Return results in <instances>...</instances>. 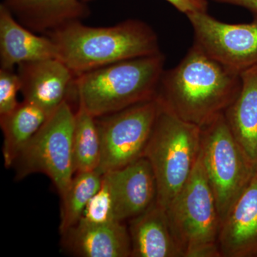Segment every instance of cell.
I'll use <instances>...</instances> for the list:
<instances>
[{"label":"cell","mask_w":257,"mask_h":257,"mask_svg":"<svg viewBox=\"0 0 257 257\" xmlns=\"http://www.w3.org/2000/svg\"><path fill=\"white\" fill-rule=\"evenodd\" d=\"M241 87V74L193 43L176 67L165 69L156 98L181 119L202 128L224 114Z\"/></svg>","instance_id":"cell-1"},{"label":"cell","mask_w":257,"mask_h":257,"mask_svg":"<svg viewBox=\"0 0 257 257\" xmlns=\"http://www.w3.org/2000/svg\"><path fill=\"white\" fill-rule=\"evenodd\" d=\"M52 39L62 61L74 75L104 66L161 52L156 32L138 20L106 28L73 22L45 34Z\"/></svg>","instance_id":"cell-2"},{"label":"cell","mask_w":257,"mask_h":257,"mask_svg":"<svg viewBox=\"0 0 257 257\" xmlns=\"http://www.w3.org/2000/svg\"><path fill=\"white\" fill-rule=\"evenodd\" d=\"M165 57L156 55L120 61L74 77L70 96L94 117L156 97Z\"/></svg>","instance_id":"cell-3"},{"label":"cell","mask_w":257,"mask_h":257,"mask_svg":"<svg viewBox=\"0 0 257 257\" xmlns=\"http://www.w3.org/2000/svg\"><path fill=\"white\" fill-rule=\"evenodd\" d=\"M201 139L202 128L181 119L160 103L144 157L156 177L157 202L165 209L190 177L200 154Z\"/></svg>","instance_id":"cell-4"},{"label":"cell","mask_w":257,"mask_h":257,"mask_svg":"<svg viewBox=\"0 0 257 257\" xmlns=\"http://www.w3.org/2000/svg\"><path fill=\"white\" fill-rule=\"evenodd\" d=\"M75 112L64 101L17 157L13 167L17 179L35 173L47 176L60 196L76 174L73 155Z\"/></svg>","instance_id":"cell-5"},{"label":"cell","mask_w":257,"mask_h":257,"mask_svg":"<svg viewBox=\"0 0 257 257\" xmlns=\"http://www.w3.org/2000/svg\"><path fill=\"white\" fill-rule=\"evenodd\" d=\"M200 157L221 221L257 171L235 140L224 114L202 128Z\"/></svg>","instance_id":"cell-6"},{"label":"cell","mask_w":257,"mask_h":257,"mask_svg":"<svg viewBox=\"0 0 257 257\" xmlns=\"http://www.w3.org/2000/svg\"><path fill=\"white\" fill-rule=\"evenodd\" d=\"M166 211L183 257L198 245L217 242L220 216L200 154L188 180Z\"/></svg>","instance_id":"cell-7"},{"label":"cell","mask_w":257,"mask_h":257,"mask_svg":"<svg viewBox=\"0 0 257 257\" xmlns=\"http://www.w3.org/2000/svg\"><path fill=\"white\" fill-rule=\"evenodd\" d=\"M157 98L96 117L101 145V174L118 170L145 155L157 115Z\"/></svg>","instance_id":"cell-8"},{"label":"cell","mask_w":257,"mask_h":257,"mask_svg":"<svg viewBox=\"0 0 257 257\" xmlns=\"http://www.w3.org/2000/svg\"><path fill=\"white\" fill-rule=\"evenodd\" d=\"M194 43L233 72L241 74L257 66V15L251 23L229 24L207 13L187 15Z\"/></svg>","instance_id":"cell-9"},{"label":"cell","mask_w":257,"mask_h":257,"mask_svg":"<svg viewBox=\"0 0 257 257\" xmlns=\"http://www.w3.org/2000/svg\"><path fill=\"white\" fill-rule=\"evenodd\" d=\"M24 101L50 115L68 101L75 75L59 59L26 62L18 66Z\"/></svg>","instance_id":"cell-10"},{"label":"cell","mask_w":257,"mask_h":257,"mask_svg":"<svg viewBox=\"0 0 257 257\" xmlns=\"http://www.w3.org/2000/svg\"><path fill=\"white\" fill-rule=\"evenodd\" d=\"M223 257H257V172L221 221Z\"/></svg>","instance_id":"cell-11"},{"label":"cell","mask_w":257,"mask_h":257,"mask_svg":"<svg viewBox=\"0 0 257 257\" xmlns=\"http://www.w3.org/2000/svg\"><path fill=\"white\" fill-rule=\"evenodd\" d=\"M106 174L110 179L116 197V220H130L156 202V177L146 157Z\"/></svg>","instance_id":"cell-12"},{"label":"cell","mask_w":257,"mask_h":257,"mask_svg":"<svg viewBox=\"0 0 257 257\" xmlns=\"http://www.w3.org/2000/svg\"><path fill=\"white\" fill-rule=\"evenodd\" d=\"M59 59L58 50L46 35H37L22 25L4 4L0 5V66L14 70L26 62Z\"/></svg>","instance_id":"cell-13"},{"label":"cell","mask_w":257,"mask_h":257,"mask_svg":"<svg viewBox=\"0 0 257 257\" xmlns=\"http://www.w3.org/2000/svg\"><path fill=\"white\" fill-rule=\"evenodd\" d=\"M64 248L82 257H128L130 233L121 221L106 224H77L62 234Z\"/></svg>","instance_id":"cell-14"},{"label":"cell","mask_w":257,"mask_h":257,"mask_svg":"<svg viewBox=\"0 0 257 257\" xmlns=\"http://www.w3.org/2000/svg\"><path fill=\"white\" fill-rule=\"evenodd\" d=\"M130 239L133 257H183L176 240L167 211L156 202L130 219Z\"/></svg>","instance_id":"cell-15"},{"label":"cell","mask_w":257,"mask_h":257,"mask_svg":"<svg viewBox=\"0 0 257 257\" xmlns=\"http://www.w3.org/2000/svg\"><path fill=\"white\" fill-rule=\"evenodd\" d=\"M3 4L22 25L42 35L89 14L82 0H5Z\"/></svg>","instance_id":"cell-16"},{"label":"cell","mask_w":257,"mask_h":257,"mask_svg":"<svg viewBox=\"0 0 257 257\" xmlns=\"http://www.w3.org/2000/svg\"><path fill=\"white\" fill-rule=\"evenodd\" d=\"M239 94L224 116L236 143L257 171V66L241 74Z\"/></svg>","instance_id":"cell-17"},{"label":"cell","mask_w":257,"mask_h":257,"mask_svg":"<svg viewBox=\"0 0 257 257\" xmlns=\"http://www.w3.org/2000/svg\"><path fill=\"white\" fill-rule=\"evenodd\" d=\"M50 116L41 108L24 101L8 114L0 116L3 131V153L7 168L13 167L17 157Z\"/></svg>","instance_id":"cell-18"},{"label":"cell","mask_w":257,"mask_h":257,"mask_svg":"<svg viewBox=\"0 0 257 257\" xmlns=\"http://www.w3.org/2000/svg\"><path fill=\"white\" fill-rule=\"evenodd\" d=\"M101 145L95 117L78 105L75 112L73 155L76 173L98 170Z\"/></svg>","instance_id":"cell-19"},{"label":"cell","mask_w":257,"mask_h":257,"mask_svg":"<svg viewBox=\"0 0 257 257\" xmlns=\"http://www.w3.org/2000/svg\"><path fill=\"white\" fill-rule=\"evenodd\" d=\"M103 174L99 171L76 173L68 188L61 196V234L75 226L88 202L100 188Z\"/></svg>","instance_id":"cell-20"},{"label":"cell","mask_w":257,"mask_h":257,"mask_svg":"<svg viewBox=\"0 0 257 257\" xmlns=\"http://www.w3.org/2000/svg\"><path fill=\"white\" fill-rule=\"evenodd\" d=\"M116 220V197L109 176L103 174L100 188L88 202L77 224L99 225Z\"/></svg>","instance_id":"cell-21"},{"label":"cell","mask_w":257,"mask_h":257,"mask_svg":"<svg viewBox=\"0 0 257 257\" xmlns=\"http://www.w3.org/2000/svg\"><path fill=\"white\" fill-rule=\"evenodd\" d=\"M21 83L15 70L0 69V116L14 110L18 106V94Z\"/></svg>","instance_id":"cell-22"},{"label":"cell","mask_w":257,"mask_h":257,"mask_svg":"<svg viewBox=\"0 0 257 257\" xmlns=\"http://www.w3.org/2000/svg\"><path fill=\"white\" fill-rule=\"evenodd\" d=\"M84 3L92 0H82ZM186 15L194 13H207L208 0H166Z\"/></svg>","instance_id":"cell-23"},{"label":"cell","mask_w":257,"mask_h":257,"mask_svg":"<svg viewBox=\"0 0 257 257\" xmlns=\"http://www.w3.org/2000/svg\"><path fill=\"white\" fill-rule=\"evenodd\" d=\"M218 242L206 243L198 245L184 253V257H220Z\"/></svg>","instance_id":"cell-24"},{"label":"cell","mask_w":257,"mask_h":257,"mask_svg":"<svg viewBox=\"0 0 257 257\" xmlns=\"http://www.w3.org/2000/svg\"><path fill=\"white\" fill-rule=\"evenodd\" d=\"M215 3L241 7L257 15V0H211Z\"/></svg>","instance_id":"cell-25"}]
</instances>
